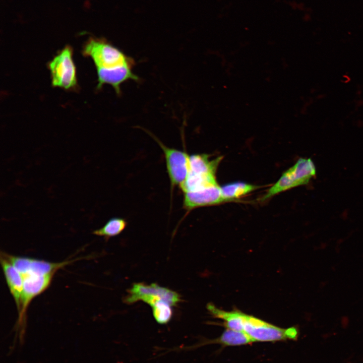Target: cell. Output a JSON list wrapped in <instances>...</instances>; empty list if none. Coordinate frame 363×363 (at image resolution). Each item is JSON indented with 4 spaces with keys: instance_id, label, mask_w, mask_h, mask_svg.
Masks as SVG:
<instances>
[{
    "instance_id": "obj_1",
    "label": "cell",
    "mask_w": 363,
    "mask_h": 363,
    "mask_svg": "<svg viewBox=\"0 0 363 363\" xmlns=\"http://www.w3.org/2000/svg\"><path fill=\"white\" fill-rule=\"evenodd\" d=\"M83 53L91 57L98 75H111L133 70L134 58L105 40L90 38L85 44Z\"/></svg>"
},
{
    "instance_id": "obj_2",
    "label": "cell",
    "mask_w": 363,
    "mask_h": 363,
    "mask_svg": "<svg viewBox=\"0 0 363 363\" xmlns=\"http://www.w3.org/2000/svg\"><path fill=\"white\" fill-rule=\"evenodd\" d=\"M222 157L210 160L209 155L196 154L190 156L189 172L181 189L184 192L199 190L218 185L215 172Z\"/></svg>"
},
{
    "instance_id": "obj_3",
    "label": "cell",
    "mask_w": 363,
    "mask_h": 363,
    "mask_svg": "<svg viewBox=\"0 0 363 363\" xmlns=\"http://www.w3.org/2000/svg\"><path fill=\"white\" fill-rule=\"evenodd\" d=\"M241 331L247 334L255 342L296 340L298 330L295 327L283 329L241 312Z\"/></svg>"
},
{
    "instance_id": "obj_4",
    "label": "cell",
    "mask_w": 363,
    "mask_h": 363,
    "mask_svg": "<svg viewBox=\"0 0 363 363\" xmlns=\"http://www.w3.org/2000/svg\"><path fill=\"white\" fill-rule=\"evenodd\" d=\"M316 170L310 158H299L294 165L285 171L262 198L266 200L271 197L294 187L307 184L316 175Z\"/></svg>"
},
{
    "instance_id": "obj_5",
    "label": "cell",
    "mask_w": 363,
    "mask_h": 363,
    "mask_svg": "<svg viewBox=\"0 0 363 363\" xmlns=\"http://www.w3.org/2000/svg\"><path fill=\"white\" fill-rule=\"evenodd\" d=\"M128 292L125 302L128 304L142 300L151 306L158 300H162L171 306H175L181 301L180 295L177 292L156 283L150 285L134 283Z\"/></svg>"
},
{
    "instance_id": "obj_6",
    "label": "cell",
    "mask_w": 363,
    "mask_h": 363,
    "mask_svg": "<svg viewBox=\"0 0 363 363\" xmlns=\"http://www.w3.org/2000/svg\"><path fill=\"white\" fill-rule=\"evenodd\" d=\"M72 48L66 46L48 64L53 86L66 89L76 85V68L73 60Z\"/></svg>"
},
{
    "instance_id": "obj_7",
    "label": "cell",
    "mask_w": 363,
    "mask_h": 363,
    "mask_svg": "<svg viewBox=\"0 0 363 363\" xmlns=\"http://www.w3.org/2000/svg\"><path fill=\"white\" fill-rule=\"evenodd\" d=\"M147 133L157 142L163 152L171 186L180 188L188 176L190 156L185 151L167 147L151 133Z\"/></svg>"
},
{
    "instance_id": "obj_8",
    "label": "cell",
    "mask_w": 363,
    "mask_h": 363,
    "mask_svg": "<svg viewBox=\"0 0 363 363\" xmlns=\"http://www.w3.org/2000/svg\"><path fill=\"white\" fill-rule=\"evenodd\" d=\"M54 274H38L28 273L22 274L23 287L21 310L19 313L21 320L32 300L41 294L49 286Z\"/></svg>"
},
{
    "instance_id": "obj_9",
    "label": "cell",
    "mask_w": 363,
    "mask_h": 363,
    "mask_svg": "<svg viewBox=\"0 0 363 363\" xmlns=\"http://www.w3.org/2000/svg\"><path fill=\"white\" fill-rule=\"evenodd\" d=\"M4 253L21 274L28 273L43 275L54 274L58 270L73 261L51 262L33 258L14 256L5 252Z\"/></svg>"
},
{
    "instance_id": "obj_10",
    "label": "cell",
    "mask_w": 363,
    "mask_h": 363,
    "mask_svg": "<svg viewBox=\"0 0 363 363\" xmlns=\"http://www.w3.org/2000/svg\"><path fill=\"white\" fill-rule=\"evenodd\" d=\"M184 193L183 207L189 211L226 202L218 185Z\"/></svg>"
},
{
    "instance_id": "obj_11",
    "label": "cell",
    "mask_w": 363,
    "mask_h": 363,
    "mask_svg": "<svg viewBox=\"0 0 363 363\" xmlns=\"http://www.w3.org/2000/svg\"><path fill=\"white\" fill-rule=\"evenodd\" d=\"M1 264L8 287L19 313L23 287L22 275L2 252L1 254Z\"/></svg>"
},
{
    "instance_id": "obj_12",
    "label": "cell",
    "mask_w": 363,
    "mask_h": 363,
    "mask_svg": "<svg viewBox=\"0 0 363 363\" xmlns=\"http://www.w3.org/2000/svg\"><path fill=\"white\" fill-rule=\"evenodd\" d=\"M212 343H217L222 345L237 346L255 342L254 340L244 332L226 328L221 335Z\"/></svg>"
},
{
    "instance_id": "obj_13",
    "label": "cell",
    "mask_w": 363,
    "mask_h": 363,
    "mask_svg": "<svg viewBox=\"0 0 363 363\" xmlns=\"http://www.w3.org/2000/svg\"><path fill=\"white\" fill-rule=\"evenodd\" d=\"M257 186L243 182L229 184L221 187L223 197L226 202L234 200L258 189Z\"/></svg>"
},
{
    "instance_id": "obj_14",
    "label": "cell",
    "mask_w": 363,
    "mask_h": 363,
    "mask_svg": "<svg viewBox=\"0 0 363 363\" xmlns=\"http://www.w3.org/2000/svg\"><path fill=\"white\" fill-rule=\"evenodd\" d=\"M127 222L124 218L113 217L109 219L102 227L93 231V234L105 238L116 236L126 228Z\"/></svg>"
},
{
    "instance_id": "obj_15",
    "label": "cell",
    "mask_w": 363,
    "mask_h": 363,
    "mask_svg": "<svg viewBox=\"0 0 363 363\" xmlns=\"http://www.w3.org/2000/svg\"><path fill=\"white\" fill-rule=\"evenodd\" d=\"M171 306L162 300H158L151 306L154 318L158 323L165 324L169 322L172 316Z\"/></svg>"
}]
</instances>
